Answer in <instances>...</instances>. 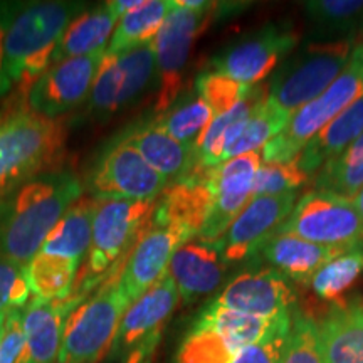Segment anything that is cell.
Listing matches in <instances>:
<instances>
[{
	"instance_id": "ee69618b",
	"label": "cell",
	"mask_w": 363,
	"mask_h": 363,
	"mask_svg": "<svg viewBox=\"0 0 363 363\" xmlns=\"http://www.w3.org/2000/svg\"><path fill=\"white\" fill-rule=\"evenodd\" d=\"M142 4L143 0H111V2H108V6H110L113 13H115L118 19H121L125 13L135 11V9L142 6Z\"/></svg>"
},
{
	"instance_id": "ba28073f",
	"label": "cell",
	"mask_w": 363,
	"mask_h": 363,
	"mask_svg": "<svg viewBox=\"0 0 363 363\" xmlns=\"http://www.w3.org/2000/svg\"><path fill=\"white\" fill-rule=\"evenodd\" d=\"M217 6L199 0H175L165 22L152 40L158 76L155 113L162 115L180 98L184 74L195 39L211 24Z\"/></svg>"
},
{
	"instance_id": "7bdbcfd3",
	"label": "cell",
	"mask_w": 363,
	"mask_h": 363,
	"mask_svg": "<svg viewBox=\"0 0 363 363\" xmlns=\"http://www.w3.org/2000/svg\"><path fill=\"white\" fill-rule=\"evenodd\" d=\"M17 4H6L0 2V96L9 93L12 88V81L9 79L6 66H4V43H6V34L11 24V19L16 12Z\"/></svg>"
},
{
	"instance_id": "d6986e66",
	"label": "cell",
	"mask_w": 363,
	"mask_h": 363,
	"mask_svg": "<svg viewBox=\"0 0 363 363\" xmlns=\"http://www.w3.org/2000/svg\"><path fill=\"white\" fill-rule=\"evenodd\" d=\"M81 303L72 296L54 301L34 298L27 303L22 311L26 345L19 363H57L67 316Z\"/></svg>"
},
{
	"instance_id": "277c9868",
	"label": "cell",
	"mask_w": 363,
	"mask_h": 363,
	"mask_svg": "<svg viewBox=\"0 0 363 363\" xmlns=\"http://www.w3.org/2000/svg\"><path fill=\"white\" fill-rule=\"evenodd\" d=\"M155 202L101 201L93 225L88 256L69 296L84 301L104 281L116 278L152 220Z\"/></svg>"
},
{
	"instance_id": "f6af8a7d",
	"label": "cell",
	"mask_w": 363,
	"mask_h": 363,
	"mask_svg": "<svg viewBox=\"0 0 363 363\" xmlns=\"http://www.w3.org/2000/svg\"><path fill=\"white\" fill-rule=\"evenodd\" d=\"M353 203H355V207L358 208V212H360V216L363 219V189L357 194V197L353 199Z\"/></svg>"
},
{
	"instance_id": "7dc6e473",
	"label": "cell",
	"mask_w": 363,
	"mask_h": 363,
	"mask_svg": "<svg viewBox=\"0 0 363 363\" xmlns=\"http://www.w3.org/2000/svg\"><path fill=\"white\" fill-rule=\"evenodd\" d=\"M153 357H155V353H153V355H150V357L145 358V360H143L142 363H153Z\"/></svg>"
},
{
	"instance_id": "f35d334b",
	"label": "cell",
	"mask_w": 363,
	"mask_h": 363,
	"mask_svg": "<svg viewBox=\"0 0 363 363\" xmlns=\"http://www.w3.org/2000/svg\"><path fill=\"white\" fill-rule=\"evenodd\" d=\"M251 86L238 83L217 71H206L195 79V91L211 106L214 116L229 111L235 103L242 99Z\"/></svg>"
},
{
	"instance_id": "cb8c5ba5",
	"label": "cell",
	"mask_w": 363,
	"mask_h": 363,
	"mask_svg": "<svg viewBox=\"0 0 363 363\" xmlns=\"http://www.w3.org/2000/svg\"><path fill=\"white\" fill-rule=\"evenodd\" d=\"M123 142L133 147L153 170L165 177L167 182L175 184L185 179L195 167V150L177 142L153 121L130 130Z\"/></svg>"
},
{
	"instance_id": "b9f144b4",
	"label": "cell",
	"mask_w": 363,
	"mask_h": 363,
	"mask_svg": "<svg viewBox=\"0 0 363 363\" xmlns=\"http://www.w3.org/2000/svg\"><path fill=\"white\" fill-rule=\"evenodd\" d=\"M24 345L22 310H12L7 315L6 326H4L2 337H0V363H19Z\"/></svg>"
},
{
	"instance_id": "83f0119b",
	"label": "cell",
	"mask_w": 363,
	"mask_h": 363,
	"mask_svg": "<svg viewBox=\"0 0 363 363\" xmlns=\"http://www.w3.org/2000/svg\"><path fill=\"white\" fill-rule=\"evenodd\" d=\"M120 21L113 13L108 2L101 7L83 11L66 27L59 39L52 65L66 59L89 56V54L106 51V43L115 33L116 22Z\"/></svg>"
},
{
	"instance_id": "2e32d148",
	"label": "cell",
	"mask_w": 363,
	"mask_h": 363,
	"mask_svg": "<svg viewBox=\"0 0 363 363\" xmlns=\"http://www.w3.org/2000/svg\"><path fill=\"white\" fill-rule=\"evenodd\" d=\"M212 303L244 315L271 320L291 316L296 311V294L291 283L272 267L240 272Z\"/></svg>"
},
{
	"instance_id": "e575fe53",
	"label": "cell",
	"mask_w": 363,
	"mask_h": 363,
	"mask_svg": "<svg viewBox=\"0 0 363 363\" xmlns=\"http://www.w3.org/2000/svg\"><path fill=\"white\" fill-rule=\"evenodd\" d=\"M305 11L325 35L363 33V0H313L305 2Z\"/></svg>"
},
{
	"instance_id": "e0dca14e",
	"label": "cell",
	"mask_w": 363,
	"mask_h": 363,
	"mask_svg": "<svg viewBox=\"0 0 363 363\" xmlns=\"http://www.w3.org/2000/svg\"><path fill=\"white\" fill-rule=\"evenodd\" d=\"M179 301V289L170 274H167L126 308L116 337L113 340L111 350L106 357L108 360L111 363H123L136 348L148 340L160 337L163 326L169 321Z\"/></svg>"
},
{
	"instance_id": "52a82bcc",
	"label": "cell",
	"mask_w": 363,
	"mask_h": 363,
	"mask_svg": "<svg viewBox=\"0 0 363 363\" xmlns=\"http://www.w3.org/2000/svg\"><path fill=\"white\" fill-rule=\"evenodd\" d=\"M118 278L104 281L93 296L67 316L57 363H101L108 357L121 318L130 306Z\"/></svg>"
},
{
	"instance_id": "8992f818",
	"label": "cell",
	"mask_w": 363,
	"mask_h": 363,
	"mask_svg": "<svg viewBox=\"0 0 363 363\" xmlns=\"http://www.w3.org/2000/svg\"><path fill=\"white\" fill-rule=\"evenodd\" d=\"M352 51L353 39L320 40L305 45L276 71L267 98L293 116L338 78Z\"/></svg>"
},
{
	"instance_id": "f546056e",
	"label": "cell",
	"mask_w": 363,
	"mask_h": 363,
	"mask_svg": "<svg viewBox=\"0 0 363 363\" xmlns=\"http://www.w3.org/2000/svg\"><path fill=\"white\" fill-rule=\"evenodd\" d=\"M363 189V133L316 174L315 190L353 201Z\"/></svg>"
},
{
	"instance_id": "ffe728a7",
	"label": "cell",
	"mask_w": 363,
	"mask_h": 363,
	"mask_svg": "<svg viewBox=\"0 0 363 363\" xmlns=\"http://www.w3.org/2000/svg\"><path fill=\"white\" fill-rule=\"evenodd\" d=\"M208 170L190 174L163 190L150 222L174 227L189 239L197 238L206 224L212 201L207 185Z\"/></svg>"
},
{
	"instance_id": "ab89813d",
	"label": "cell",
	"mask_w": 363,
	"mask_h": 363,
	"mask_svg": "<svg viewBox=\"0 0 363 363\" xmlns=\"http://www.w3.org/2000/svg\"><path fill=\"white\" fill-rule=\"evenodd\" d=\"M30 296L27 266L0 256V315L22 310Z\"/></svg>"
},
{
	"instance_id": "4dcf8cb0",
	"label": "cell",
	"mask_w": 363,
	"mask_h": 363,
	"mask_svg": "<svg viewBox=\"0 0 363 363\" xmlns=\"http://www.w3.org/2000/svg\"><path fill=\"white\" fill-rule=\"evenodd\" d=\"M212 120L214 113L211 106L199 96L197 91H194L182 99H177L169 110L157 115L152 121L177 142L194 148Z\"/></svg>"
},
{
	"instance_id": "30bf717a",
	"label": "cell",
	"mask_w": 363,
	"mask_h": 363,
	"mask_svg": "<svg viewBox=\"0 0 363 363\" xmlns=\"http://www.w3.org/2000/svg\"><path fill=\"white\" fill-rule=\"evenodd\" d=\"M167 187L165 177L123 140L99 158L89 180L91 195L98 201L157 202Z\"/></svg>"
},
{
	"instance_id": "4316f807",
	"label": "cell",
	"mask_w": 363,
	"mask_h": 363,
	"mask_svg": "<svg viewBox=\"0 0 363 363\" xmlns=\"http://www.w3.org/2000/svg\"><path fill=\"white\" fill-rule=\"evenodd\" d=\"M98 199L93 195H83L65 212L52 233L45 239L40 251L52 256H61L66 259L78 262L81 266L88 256L91 239H93V225L96 217Z\"/></svg>"
},
{
	"instance_id": "8d00e7d4",
	"label": "cell",
	"mask_w": 363,
	"mask_h": 363,
	"mask_svg": "<svg viewBox=\"0 0 363 363\" xmlns=\"http://www.w3.org/2000/svg\"><path fill=\"white\" fill-rule=\"evenodd\" d=\"M283 363H326L320 326L305 313L294 311Z\"/></svg>"
},
{
	"instance_id": "5b68a950",
	"label": "cell",
	"mask_w": 363,
	"mask_h": 363,
	"mask_svg": "<svg viewBox=\"0 0 363 363\" xmlns=\"http://www.w3.org/2000/svg\"><path fill=\"white\" fill-rule=\"evenodd\" d=\"M363 98V43L353 48L347 66L320 96L296 111L289 125L262 148V163H283L298 158L318 131Z\"/></svg>"
},
{
	"instance_id": "7c38bea8",
	"label": "cell",
	"mask_w": 363,
	"mask_h": 363,
	"mask_svg": "<svg viewBox=\"0 0 363 363\" xmlns=\"http://www.w3.org/2000/svg\"><path fill=\"white\" fill-rule=\"evenodd\" d=\"M262 163L261 153L252 152L219 163L208 170L207 185L212 201L208 216L197 239L214 244L227 233L242 208L252 199L256 172Z\"/></svg>"
},
{
	"instance_id": "44dd1931",
	"label": "cell",
	"mask_w": 363,
	"mask_h": 363,
	"mask_svg": "<svg viewBox=\"0 0 363 363\" xmlns=\"http://www.w3.org/2000/svg\"><path fill=\"white\" fill-rule=\"evenodd\" d=\"M225 266L216 244L199 239L182 244L169 267V274L179 289L182 303L192 305L214 293L224 279Z\"/></svg>"
},
{
	"instance_id": "f1b7e54d",
	"label": "cell",
	"mask_w": 363,
	"mask_h": 363,
	"mask_svg": "<svg viewBox=\"0 0 363 363\" xmlns=\"http://www.w3.org/2000/svg\"><path fill=\"white\" fill-rule=\"evenodd\" d=\"M174 6L175 0H143L118 21L106 52L118 54L152 43Z\"/></svg>"
},
{
	"instance_id": "836d02e7",
	"label": "cell",
	"mask_w": 363,
	"mask_h": 363,
	"mask_svg": "<svg viewBox=\"0 0 363 363\" xmlns=\"http://www.w3.org/2000/svg\"><path fill=\"white\" fill-rule=\"evenodd\" d=\"M242 348L224 331L194 321L175 353V363H230Z\"/></svg>"
},
{
	"instance_id": "60d3db41",
	"label": "cell",
	"mask_w": 363,
	"mask_h": 363,
	"mask_svg": "<svg viewBox=\"0 0 363 363\" xmlns=\"http://www.w3.org/2000/svg\"><path fill=\"white\" fill-rule=\"evenodd\" d=\"M291 318L293 315L283 318L264 340L242 348L230 363H283L291 331Z\"/></svg>"
},
{
	"instance_id": "5bb4252c",
	"label": "cell",
	"mask_w": 363,
	"mask_h": 363,
	"mask_svg": "<svg viewBox=\"0 0 363 363\" xmlns=\"http://www.w3.org/2000/svg\"><path fill=\"white\" fill-rule=\"evenodd\" d=\"M296 202V192L252 197L227 233L214 242L222 261L230 264L261 252L264 244L278 233L283 222L291 214Z\"/></svg>"
},
{
	"instance_id": "4fadbf2b",
	"label": "cell",
	"mask_w": 363,
	"mask_h": 363,
	"mask_svg": "<svg viewBox=\"0 0 363 363\" xmlns=\"http://www.w3.org/2000/svg\"><path fill=\"white\" fill-rule=\"evenodd\" d=\"M298 39V34L284 26L267 24L217 54L211 65L227 78L254 86L294 51Z\"/></svg>"
},
{
	"instance_id": "484cf974",
	"label": "cell",
	"mask_w": 363,
	"mask_h": 363,
	"mask_svg": "<svg viewBox=\"0 0 363 363\" xmlns=\"http://www.w3.org/2000/svg\"><path fill=\"white\" fill-rule=\"evenodd\" d=\"M363 133V98L318 131L298 155L299 169L308 177L318 174Z\"/></svg>"
},
{
	"instance_id": "3957f363",
	"label": "cell",
	"mask_w": 363,
	"mask_h": 363,
	"mask_svg": "<svg viewBox=\"0 0 363 363\" xmlns=\"http://www.w3.org/2000/svg\"><path fill=\"white\" fill-rule=\"evenodd\" d=\"M61 118L39 115L30 108H12L0 116V189L4 195L35 177L57 172L66 150Z\"/></svg>"
},
{
	"instance_id": "d4e9b609",
	"label": "cell",
	"mask_w": 363,
	"mask_h": 363,
	"mask_svg": "<svg viewBox=\"0 0 363 363\" xmlns=\"http://www.w3.org/2000/svg\"><path fill=\"white\" fill-rule=\"evenodd\" d=\"M318 326L326 363H363V308L358 299L335 303Z\"/></svg>"
},
{
	"instance_id": "9c48e42d",
	"label": "cell",
	"mask_w": 363,
	"mask_h": 363,
	"mask_svg": "<svg viewBox=\"0 0 363 363\" xmlns=\"http://www.w3.org/2000/svg\"><path fill=\"white\" fill-rule=\"evenodd\" d=\"M276 234L296 235L330 247L363 244V219L353 201L311 190L303 195Z\"/></svg>"
},
{
	"instance_id": "ac0fdd59",
	"label": "cell",
	"mask_w": 363,
	"mask_h": 363,
	"mask_svg": "<svg viewBox=\"0 0 363 363\" xmlns=\"http://www.w3.org/2000/svg\"><path fill=\"white\" fill-rule=\"evenodd\" d=\"M187 240H190L187 235L174 227L150 222L118 278V284L123 289L130 305L169 274L172 257Z\"/></svg>"
},
{
	"instance_id": "7a4b0ae2",
	"label": "cell",
	"mask_w": 363,
	"mask_h": 363,
	"mask_svg": "<svg viewBox=\"0 0 363 363\" xmlns=\"http://www.w3.org/2000/svg\"><path fill=\"white\" fill-rule=\"evenodd\" d=\"M79 2H35L17 6L4 43V66L9 79L29 93L52 65L59 39L83 12Z\"/></svg>"
},
{
	"instance_id": "6da1fadb",
	"label": "cell",
	"mask_w": 363,
	"mask_h": 363,
	"mask_svg": "<svg viewBox=\"0 0 363 363\" xmlns=\"http://www.w3.org/2000/svg\"><path fill=\"white\" fill-rule=\"evenodd\" d=\"M12 190L0 197V256L27 266L84 189L72 172L57 170Z\"/></svg>"
},
{
	"instance_id": "603a6c76",
	"label": "cell",
	"mask_w": 363,
	"mask_h": 363,
	"mask_svg": "<svg viewBox=\"0 0 363 363\" xmlns=\"http://www.w3.org/2000/svg\"><path fill=\"white\" fill-rule=\"evenodd\" d=\"M352 247H330L308 242L296 235L274 234L261 249L262 257L288 279L310 283L320 267Z\"/></svg>"
},
{
	"instance_id": "7402d4cb",
	"label": "cell",
	"mask_w": 363,
	"mask_h": 363,
	"mask_svg": "<svg viewBox=\"0 0 363 363\" xmlns=\"http://www.w3.org/2000/svg\"><path fill=\"white\" fill-rule=\"evenodd\" d=\"M269 94V86L254 84L247 89L242 99L235 103L229 111L214 116L211 125L195 143V167L194 170H208L222 163L224 148L244 128L252 113L261 106Z\"/></svg>"
},
{
	"instance_id": "1f68e13d",
	"label": "cell",
	"mask_w": 363,
	"mask_h": 363,
	"mask_svg": "<svg viewBox=\"0 0 363 363\" xmlns=\"http://www.w3.org/2000/svg\"><path fill=\"white\" fill-rule=\"evenodd\" d=\"M291 118V115L281 110L279 106H276L267 98L252 113V116L246 121V125L239 131L238 136L224 148L222 162L229 160V158L246 155V153L259 152L289 125Z\"/></svg>"
},
{
	"instance_id": "74e56055",
	"label": "cell",
	"mask_w": 363,
	"mask_h": 363,
	"mask_svg": "<svg viewBox=\"0 0 363 363\" xmlns=\"http://www.w3.org/2000/svg\"><path fill=\"white\" fill-rule=\"evenodd\" d=\"M308 179L310 177L299 169L296 158L283 163H261L259 170L254 177L252 197L296 192L306 184Z\"/></svg>"
},
{
	"instance_id": "c3c4849f",
	"label": "cell",
	"mask_w": 363,
	"mask_h": 363,
	"mask_svg": "<svg viewBox=\"0 0 363 363\" xmlns=\"http://www.w3.org/2000/svg\"><path fill=\"white\" fill-rule=\"evenodd\" d=\"M0 197H2V192H0Z\"/></svg>"
},
{
	"instance_id": "8fae6325",
	"label": "cell",
	"mask_w": 363,
	"mask_h": 363,
	"mask_svg": "<svg viewBox=\"0 0 363 363\" xmlns=\"http://www.w3.org/2000/svg\"><path fill=\"white\" fill-rule=\"evenodd\" d=\"M155 71L152 43L118 54L106 52L89 93V110L98 116L121 110L148 88Z\"/></svg>"
},
{
	"instance_id": "9a60e30c",
	"label": "cell",
	"mask_w": 363,
	"mask_h": 363,
	"mask_svg": "<svg viewBox=\"0 0 363 363\" xmlns=\"http://www.w3.org/2000/svg\"><path fill=\"white\" fill-rule=\"evenodd\" d=\"M106 51L51 65L27 93V104L39 115L59 118L74 110L93 89Z\"/></svg>"
},
{
	"instance_id": "bcb514c9",
	"label": "cell",
	"mask_w": 363,
	"mask_h": 363,
	"mask_svg": "<svg viewBox=\"0 0 363 363\" xmlns=\"http://www.w3.org/2000/svg\"><path fill=\"white\" fill-rule=\"evenodd\" d=\"M9 313H11V311H9ZM9 313H4V315H0V337H2V331H4V326H6V320H7Z\"/></svg>"
},
{
	"instance_id": "d590c367",
	"label": "cell",
	"mask_w": 363,
	"mask_h": 363,
	"mask_svg": "<svg viewBox=\"0 0 363 363\" xmlns=\"http://www.w3.org/2000/svg\"><path fill=\"white\" fill-rule=\"evenodd\" d=\"M363 272V244L326 262L310 279L311 289L321 299L333 301L342 296Z\"/></svg>"
},
{
	"instance_id": "d6a6232c",
	"label": "cell",
	"mask_w": 363,
	"mask_h": 363,
	"mask_svg": "<svg viewBox=\"0 0 363 363\" xmlns=\"http://www.w3.org/2000/svg\"><path fill=\"white\" fill-rule=\"evenodd\" d=\"M78 262L39 251L27 264V281L35 298L54 301L71 294L79 269Z\"/></svg>"
}]
</instances>
